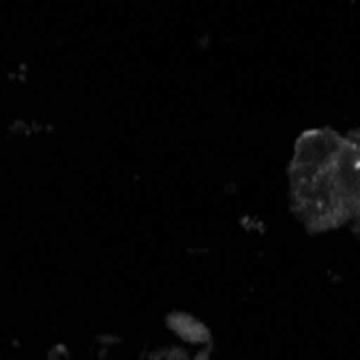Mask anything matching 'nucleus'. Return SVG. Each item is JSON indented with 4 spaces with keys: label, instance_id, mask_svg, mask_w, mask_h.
<instances>
[{
    "label": "nucleus",
    "instance_id": "obj_1",
    "mask_svg": "<svg viewBox=\"0 0 360 360\" xmlns=\"http://www.w3.org/2000/svg\"><path fill=\"white\" fill-rule=\"evenodd\" d=\"M296 214L311 229L360 220V143L330 127L309 129L298 143L289 167Z\"/></svg>",
    "mask_w": 360,
    "mask_h": 360
},
{
    "label": "nucleus",
    "instance_id": "obj_2",
    "mask_svg": "<svg viewBox=\"0 0 360 360\" xmlns=\"http://www.w3.org/2000/svg\"><path fill=\"white\" fill-rule=\"evenodd\" d=\"M349 134H352V136H354V139L360 143V127H358V129H354V132H349Z\"/></svg>",
    "mask_w": 360,
    "mask_h": 360
}]
</instances>
